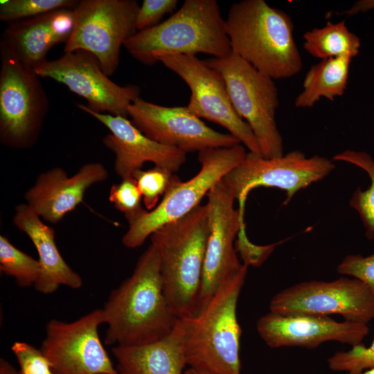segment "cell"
<instances>
[{
    "label": "cell",
    "instance_id": "f35d334b",
    "mask_svg": "<svg viewBox=\"0 0 374 374\" xmlns=\"http://www.w3.org/2000/svg\"><path fill=\"white\" fill-rule=\"evenodd\" d=\"M102 374H110V373H102ZM114 374H119V373H114Z\"/></svg>",
    "mask_w": 374,
    "mask_h": 374
},
{
    "label": "cell",
    "instance_id": "7402d4cb",
    "mask_svg": "<svg viewBox=\"0 0 374 374\" xmlns=\"http://www.w3.org/2000/svg\"><path fill=\"white\" fill-rule=\"evenodd\" d=\"M119 374H184V326L179 319L172 331L157 341L115 346L112 350Z\"/></svg>",
    "mask_w": 374,
    "mask_h": 374
},
{
    "label": "cell",
    "instance_id": "277c9868",
    "mask_svg": "<svg viewBox=\"0 0 374 374\" xmlns=\"http://www.w3.org/2000/svg\"><path fill=\"white\" fill-rule=\"evenodd\" d=\"M247 267L224 282L193 316L180 319L184 326L185 356L189 367L211 374H242V330L237 305Z\"/></svg>",
    "mask_w": 374,
    "mask_h": 374
},
{
    "label": "cell",
    "instance_id": "7c38bea8",
    "mask_svg": "<svg viewBox=\"0 0 374 374\" xmlns=\"http://www.w3.org/2000/svg\"><path fill=\"white\" fill-rule=\"evenodd\" d=\"M269 310L279 314H339L345 321L367 324L374 319V294L355 278L305 281L276 294Z\"/></svg>",
    "mask_w": 374,
    "mask_h": 374
},
{
    "label": "cell",
    "instance_id": "6da1fadb",
    "mask_svg": "<svg viewBox=\"0 0 374 374\" xmlns=\"http://www.w3.org/2000/svg\"><path fill=\"white\" fill-rule=\"evenodd\" d=\"M107 345L138 346L168 335L178 320L164 294L160 261L150 244L130 276L110 293L103 308Z\"/></svg>",
    "mask_w": 374,
    "mask_h": 374
},
{
    "label": "cell",
    "instance_id": "2e32d148",
    "mask_svg": "<svg viewBox=\"0 0 374 374\" xmlns=\"http://www.w3.org/2000/svg\"><path fill=\"white\" fill-rule=\"evenodd\" d=\"M127 110L132 123L146 136L186 153L240 143L232 134L207 126L186 107L162 106L139 97Z\"/></svg>",
    "mask_w": 374,
    "mask_h": 374
},
{
    "label": "cell",
    "instance_id": "d4e9b609",
    "mask_svg": "<svg viewBox=\"0 0 374 374\" xmlns=\"http://www.w3.org/2000/svg\"><path fill=\"white\" fill-rule=\"evenodd\" d=\"M332 160L351 163L368 174L370 186L366 190L358 187L353 192L349 204L357 212L366 238L374 239V159L366 152L346 150L335 154Z\"/></svg>",
    "mask_w": 374,
    "mask_h": 374
},
{
    "label": "cell",
    "instance_id": "4dcf8cb0",
    "mask_svg": "<svg viewBox=\"0 0 374 374\" xmlns=\"http://www.w3.org/2000/svg\"><path fill=\"white\" fill-rule=\"evenodd\" d=\"M21 374H53L51 364L41 350L24 341H15L10 348Z\"/></svg>",
    "mask_w": 374,
    "mask_h": 374
},
{
    "label": "cell",
    "instance_id": "e575fe53",
    "mask_svg": "<svg viewBox=\"0 0 374 374\" xmlns=\"http://www.w3.org/2000/svg\"><path fill=\"white\" fill-rule=\"evenodd\" d=\"M374 9V0H359L353 3L348 10L342 12L348 16H353Z\"/></svg>",
    "mask_w": 374,
    "mask_h": 374
},
{
    "label": "cell",
    "instance_id": "74e56055",
    "mask_svg": "<svg viewBox=\"0 0 374 374\" xmlns=\"http://www.w3.org/2000/svg\"><path fill=\"white\" fill-rule=\"evenodd\" d=\"M361 374H374V368H371V369L365 371L364 372L362 373Z\"/></svg>",
    "mask_w": 374,
    "mask_h": 374
},
{
    "label": "cell",
    "instance_id": "44dd1931",
    "mask_svg": "<svg viewBox=\"0 0 374 374\" xmlns=\"http://www.w3.org/2000/svg\"><path fill=\"white\" fill-rule=\"evenodd\" d=\"M13 222L34 244L39 256L41 272L34 287L43 294H51L64 285L72 289L82 286L81 276L66 262L55 240L54 229L46 225L27 204L15 207Z\"/></svg>",
    "mask_w": 374,
    "mask_h": 374
},
{
    "label": "cell",
    "instance_id": "f1b7e54d",
    "mask_svg": "<svg viewBox=\"0 0 374 374\" xmlns=\"http://www.w3.org/2000/svg\"><path fill=\"white\" fill-rule=\"evenodd\" d=\"M327 362L330 370L347 374H361L374 368V339L369 347L362 343L352 346L348 351L337 352Z\"/></svg>",
    "mask_w": 374,
    "mask_h": 374
},
{
    "label": "cell",
    "instance_id": "ba28073f",
    "mask_svg": "<svg viewBox=\"0 0 374 374\" xmlns=\"http://www.w3.org/2000/svg\"><path fill=\"white\" fill-rule=\"evenodd\" d=\"M0 139L11 148H25L37 140L49 101L33 68L0 41Z\"/></svg>",
    "mask_w": 374,
    "mask_h": 374
},
{
    "label": "cell",
    "instance_id": "d6986e66",
    "mask_svg": "<svg viewBox=\"0 0 374 374\" xmlns=\"http://www.w3.org/2000/svg\"><path fill=\"white\" fill-rule=\"evenodd\" d=\"M107 177V169L98 162L83 165L71 177L63 168H54L37 177L24 198L43 220L56 223L82 202L90 186L104 181Z\"/></svg>",
    "mask_w": 374,
    "mask_h": 374
},
{
    "label": "cell",
    "instance_id": "ffe728a7",
    "mask_svg": "<svg viewBox=\"0 0 374 374\" xmlns=\"http://www.w3.org/2000/svg\"><path fill=\"white\" fill-rule=\"evenodd\" d=\"M73 26V9L57 10L10 23L2 39L24 64L35 69L47 60L51 48L67 42Z\"/></svg>",
    "mask_w": 374,
    "mask_h": 374
},
{
    "label": "cell",
    "instance_id": "1f68e13d",
    "mask_svg": "<svg viewBox=\"0 0 374 374\" xmlns=\"http://www.w3.org/2000/svg\"><path fill=\"white\" fill-rule=\"evenodd\" d=\"M337 271L360 280L374 294V253L365 257L348 255L338 265Z\"/></svg>",
    "mask_w": 374,
    "mask_h": 374
},
{
    "label": "cell",
    "instance_id": "8992f818",
    "mask_svg": "<svg viewBox=\"0 0 374 374\" xmlns=\"http://www.w3.org/2000/svg\"><path fill=\"white\" fill-rule=\"evenodd\" d=\"M246 154L245 147L241 143L199 151V171L186 181L177 177L153 210L145 209L129 222V229L122 238L123 245L129 249L137 248L158 229L186 215L200 205L202 199L237 167Z\"/></svg>",
    "mask_w": 374,
    "mask_h": 374
},
{
    "label": "cell",
    "instance_id": "e0dca14e",
    "mask_svg": "<svg viewBox=\"0 0 374 374\" xmlns=\"http://www.w3.org/2000/svg\"><path fill=\"white\" fill-rule=\"evenodd\" d=\"M260 338L271 348L299 346L313 349L335 341L352 346L368 334L367 324L306 314H279L269 312L256 323Z\"/></svg>",
    "mask_w": 374,
    "mask_h": 374
},
{
    "label": "cell",
    "instance_id": "cb8c5ba5",
    "mask_svg": "<svg viewBox=\"0 0 374 374\" xmlns=\"http://www.w3.org/2000/svg\"><path fill=\"white\" fill-rule=\"evenodd\" d=\"M303 37L304 49L321 60L339 57L353 59L361 47L360 39L348 30L344 20L328 21L323 27L306 31Z\"/></svg>",
    "mask_w": 374,
    "mask_h": 374
},
{
    "label": "cell",
    "instance_id": "5b68a950",
    "mask_svg": "<svg viewBox=\"0 0 374 374\" xmlns=\"http://www.w3.org/2000/svg\"><path fill=\"white\" fill-rule=\"evenodd\" d=\"M139 62L152 66L161 53H205L221 57L231 53L225 19L216 0H186L166 20L137 31L123 46Z\"/></svg>",
    "mask_w": 374,
    "mask_h": 374
},
{
    "label": "cell",
    "instance_id": "ac0fdd59",
    "mask_svg": "<svg viewBox=\"0 0 374 374\" xmlns=\"http://www.w3.org/2000/svg\"><path fill=\"white\" fill-rule=\"evenodd\" d=\"M76 105L109 130L103 143L115 154L114 169L121 179L132 177L146 162L175 173L186 161L187 153L148 138L127 118L95 112L80 103Z\"/></svg>",
    "mask_w": 374,
    "mask_h": 374
},
{
    "label": "cell",
    "instance_id": "4316f807",
    "mask_svg": "<svg viewBox=\"0 0 374 374\" xmlns=\"http://www.w3.org/2000/svg\"><path fill=\"white\" fill-rule=\"evenodd\" d=\"M74 0H6L0 3V20L12 23L61 9H73Z\"/></svg>",
    "mask_w": 374,
    "mask_h": 374
},
{
    "label": "cell",
    "instance_id": "603a6c76",
    "mask_svg": "<svg viewBox=\"0 0 374 374\" xmlns=\"http://www.w3.org/2000/svg\"><path fill=\"white\" fill-rule=\"evenodd\" d=\"M352 60L348 57L329 58L312 65L303 79V89L295 99V107L310 108L322 98L334 100L344 95Z\"/></svg>",
    "mask_w": 374,
    "mask_h": 374
},
{
    "label": "cell",
    "instance_id": "d6a6232c",
    "mask_svg": "<svg viewBox=\"0 0 374 374\" xmlns=\"http://www.w3.org/2000/svg\"><path fill=\"white\" fill-rule=\"evenodd\" d=\"M177 4V0H143L136 15V30H143L157 25L166 14L176 9Z\"/></svg>",
    "mask_w": 374,
    "mask_h": 374
},
{
    "label": "cell",
    "instance_id": "f546056e",
    "mask_svg": "<svg viewBox=\"0 0 374 374\" xmlns=\"http://www.w3.org/2000/svg\"><path fill=\"white\" fill-rule=\"evenodd\" d=\"M108 198L114 207L124 214L128 223L145 210L141 206L142 195L132 176L114 184Z\"/></svg>",
    "mask_w": 374,
    "mask_h": 374
},
{
    "label": "cell",
    "instance_id": "9a60e30c",
    "mask_svg": "<svg viewBox=\"0 0 374 374\" xmlns=\"http://www.w3.org/2000/svg\"><path fill=\"white\" fill-rule=\"evenodd\" d=\"M207 196L209 233L197 311L224 282L247 266L240 262L235 247L236 236L244 231V224L240 209L234 206L235 199L233 192L222 179Z\"/></svg>",
    "mask_w": 374,
    "mask_h": 374
},
{
    "label": "cell",
    "instance_id": "3957f363",
    "mask_svg": "<svg viewBox=\"0 0 374 374\" xmlns=\"http://www.w3.org/2000/svg\"><path fill=\"white\" fill-rule=\"evenodd\" d=\"M208 233L206 204L150 237L159 254L164 294L178 319L192 317L197 311Z\"/></svg>",
    "mask_w": 374,
    "mask_h": 374
},
{
    "label": "cell",
    "instance_id": "30bf717a",
    "mask_svg": "<svg viewBox=\"0 0 374 374\" xmlns=\"http://www.w3.org/2000/svg\"><path fill=\"white\" fill-rule=\"evenodd\" d=\"M188 86L190 97L186 107L199 118L226 128L249 152L261 155L258 141L249 125L237 114L221 74L195 55L161 53L154 56Z\"/></svg>",
    "mask_w": 374,
    "mask_h": 374
},
{
    "label": "cell",
    "instance_id": "484cf974",
    "mask_svg": "<svg viewBox=\"0 0 374 374\" xmlns=\"http://www.w3.org/2000/svg\"><path fill=\"white\" fill-rule=\"evenodd\" d=\"M0 270L15 278L18 286L29 287L37 282L41 267L36 260L15 247L4 235H0Z\"/></svg>",
    "mask_w": 374,
    "mask_h": 374
},
{
    "label": "cell",
    "instance_id": "4fadbf2b",
    "mask_svg": "<svg viewBox=\"0 0 374 374\" xmlns=\"http://www.w3.org/2000/svg\"><path fill=\"white\" fill-rule=\"evenodd\" d=\"M34 70L39 77L62 83L84 98L87 107L95 112L127 118L129 105L140 97L139 87L117 84L103 72L97 58L83 50L64 53Z\"/></svg>",
    "mask_w": 374,
    "mask_h": 374
},
{
    "label": "cell",
    "instance_id": "83f0119b",
    "mask_svg": "<svg viewBox=\"0 0 374 374\" xmlns=\"http://www.w3.org/2000/svg\"><path fill=\"white\" fill-rule=\"evenodd\" d=\"M132 177L147 211H152L158 205L160 197H163L177 177L173 172L158 166L146 170H139Z\"/></svg>",
    "mask_w": 374,
    "mask_h": 374
},
{
    "label": "cell",
    "instance_id": "8d00e7d4",
    "mask_svg": "<svg viewBox=\"0 0 374 374\" xmlns=\"http://www.w3.org/2000/svg\"><path fill=\"white\" fill-rule=\"evenodd\" d=\"M184 374H211V373L189 367L186 370H185Z\"/></svg>",
    "mask_w": 374,
    "mask_h": 374
},
{
    "label": "cell",
    "instance_id": "52a82bcc",
    "mask_svg": "<svg viewBox=\"0 0 374 374\" xmlns=\"http://www.w3.org/2000/svg\"><path fill=\"white\" fill-rule=\"evenodd\" d=\"M205 61L222 76L234 109L251 129L261 156H283V140L275 118L278 93L274 80L232 52Z\"/></svg>",
    "mask_w": 374,
    "mask_h": 374
},
{
    "label": "cell",
    "instance_id": "d590c367",
    "mask_svg": "<svg viewBox=\"0 0 374 374\" xmlns=\"http://www.w3.org/2000/svg\"><path fill=\"white\" fill-rule=\"evenodd\" d=\"M0 374H21L9 362L3 358L0 359Z\"/></svg>",
    "mask_w": 374,
    "mask_h": 374
},
{
    "label": "cell",
    "instance_id": "7a4b0ae2",
    "mask_svg": "<svg viewBox=\"0 0 374 374\" xmlns=\"http://www.w3.org/2000/svg\"><path fill=\"white\" fill-rule=\"evenodd\" d=\"M225 26L231 52L262 74L285 79L302 69L294 24L283 10L264 0H242L231 6Z\"/></svg>",
    "mask_w": 374,
    "mask_h": 374
},
{
    "label": "cell",
    "instance_id": "8fae6325",
    "mask_svg": "<svg viewBox=\"0 0 374 374\" xmlns=\"http://www.w3.org/2000/svg\"><path fill=\"white\" fill-rule=\"evenodd\" d=\"M335 168L332 161L325 157H307L299 150L271 159L249 152L222 180L233 192L235 200H238V208L244 215L245 200L253 189H281L286 193L284 204H287L298 191L321 180Z\"/></svg>",
    "mask_w": 374,
    "mask_h": 374
},
{
    "label": "cell",
    "instance_id": "836d02e7",
    "mask_svg": "<svg viewBox=\"0 0 374 374\" xmlns=\"http://www.w3.org/2000/svg\"><path fill=\"white\" fill-rule=\"evenodd\" d=\"M238 236V239L235 242V249L240 253L243 264L247 266H260L271 253L275 245L253 244L249 240L244 231L240 232Z\"/></svg>",
    "mask_w": 374,
    "mask_h": 374
},
{
    "label": "cell",
    "instance_id": "5bb4252c",
    "mask_svg": "<svg viewBox=\"0 0 374 374\" xmlns=\"http://www.w3.org/2000/svg\"><path fill=\"white\" fill-rule=\"evenodd\" d=\"M101 309L75 321L51 319L46 325L41 350L51 364L53 374L117 373L100 340Z\"/></svg>",
    "mask_w": 374,
    "mask_h": 374
},
{
    "label": "cell",
    "instance_id": "9c48e42d",
    "mask_svg": "<svg viewBox=\"0 0 374 374\" xmlns=\"http://www.w3.org/2000/svg\"><path fill=\"white\" fill-rule=\"evenodd\" d=\"M139 7L135 0L79 1L73 8V29L64 52H89L107 76L113 75L119 65L121 46L137 32Z\"/></svg>",
    "mask_w": 374,
    "mask_h": 374
}]
</instances>
